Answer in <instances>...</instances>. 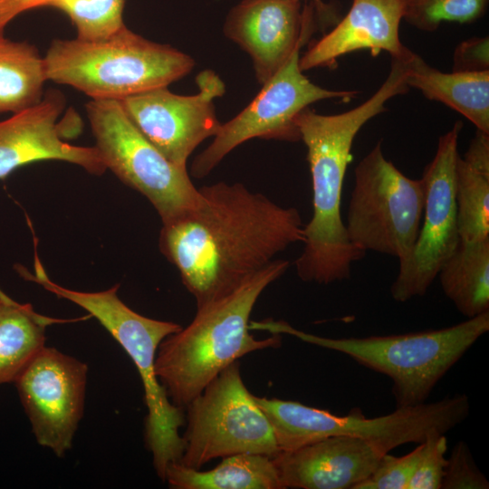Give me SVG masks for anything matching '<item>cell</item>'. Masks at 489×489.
<instances>
[{
    "instance_id": "4dcf8cb0",
    "label": "cell",
    "mask_w": 489,
    "mask_h": 489,
    "mask_svg": "<svg viewBox=\"0 0 489 489\" xmlns=\"http://www.w3.org/2000/svg\"><path fill=\"white\" fill-rule=\"evenodd\" d=\"M463 159L479 170L489 172V133L477 129Z\"/></svg>"
},
{
    "instance_id": "6da1fadb",
    "label": "cell",
    "mask_w": 489,
    "mask_h": 489,
    "mask_svg": "<svg viewBox=\"0 0 489 489\" xmlns=\"http://www.w3.org/2000/svg\"><path fill=\"white\" fill-rule=\"evenodd\" d=\"M197 203L163 224L159 248L197 306L240 285L289 245L303 242L299 211L241 183L198 188Z\"/></svg>"
},
{
    "instance_id": "836d02e7",
    "label": "cell",
    "mask_w": 489,
    "mask_h": 489,
    "mask_svg": "<svg viewBox=\"0 0 489 489\" xmlns=\"http://www.w3.org/2000/svg\"><path fill=\"white\" fill-rule=\"evenodd\" d=\"M0 35H3V34H0Z\"/></svg>"
},
{
    "instance_id": "8fae6325",
    "label": "cell",
    "mask_w": 489,
    "mask_h": 489,
    "mask_svg": "<svg viewBox=\"0 0 489 489\" xmlns=\"http://www.w3.org/2000/svg\"><path fill=\"white\" fill-rule=\"evenodd\" d=\"M295 49L286 62L263 85L254 99L235 118L221 124L212 143L194 159L191 174L207 176L235 148L260 138L295 142L301 140L295 120L313 102L340 99L350 101L357 91H332L312 82L300 68V51Z\"/></svg>"
},
{
    "instance_id": "d6a6232c",
    "label": "cell",
    "mask_w": 489,
    "mask_h": 489,
    "mask_svg": "<svg viewBox=\"0 0 489 489\" xmlns=\"http://www.w3.org/2000/svg\"><path fill=\"white\" fill-rule=\"evenodd\" d=\"M301 2L304 1L305 3L312 4L316 11L317 15H321L323 20L327 19L326 17L330 14L328 6L323 3L322 0H299Z\"/></svg>"
},
{
    "instance_id": "5bb4252c",
    "label": "cell",
    "mask_w": 489,
    "mask_h": 489,
    "mask_svg": "<svg viewBox=\"0 0 489 489\" xmlns=\"http://www.w3.org/2000/svg\"><path fill=\"white\" fill-rule=\"evenodd\" d=\"M196 81L198 92L195 95H177L161 87L120 100L143 136L182 168H187L195 149L215 137L221 127L214 100L225 93L224 82L211 70L198 73Z\"/></svg>"
},
{
    "instance_id": "d6986e66",
    "label": "cell",
    "mask_w": 489,
    "mask_h": 489,
    "mask_svg": "<svg viewBox=\"0 0 489 489\" xmlns=\"http://www.w3.org/2000/svg\"><path fill=\"white\" fill-rule=\"evenodd\" d=\"M406 82L426 98L440 101L489 133V70L443 72L409 50L405 58Z\"/></svg>"
},
{
    "instance_id": "7c38bea8",
    "label": "cell",
    "mask_w": 489,
    "mask_h": 489,
    "mask_svg": "<svg viewBox=\"0 0 489 489\" xmlns=\"http://www.w3.org/2000/svg\"><path fill=\"white\" fill-rule=\"evenodd\" d=\"M462 127V122L456 121L439 138L435 157L424 170L421 179L425 203L418 235L409 255L399 262L398 275L390 288L391 296L397 302H405L425 295L461 240L455 175Z\"/></svg>"
},
{
    "instance_id": "cb8c5ba5",
    "label": "cell",
    "mask_w": 489,
    "mask_h": 489,
    "mask_svg": "<svg viewBox=\"0 0 489 489\" xmlns=\"http://www.w3.org/2000/svg\"><path fill=\"white\" fill-rule=\"evenodd\" d=\"M455 197L460 238H489V172L479 170L460 156L455 165Z\"/></svg>"
},
{
    "instance_id": "5b68a950",
    "label": "cell",
    "mask_w": 489,
    "mask_h": 489,
    "mask_svg": "<svg viewBox=\"0 0 489 489\" xmlns=\"http://www.w3.org/2000/svg\"><path fill=\"white\" fill-rule=\"evenodd\" d=\"M47 80L91 100H122L168 87L195 66L187 54L143 38L125 25L99 40H53L43 57Z\"/></svg>"
},
{
    "instance_id": "484cf974",
    "label": "cell",
    "mask_w": 489,
    "mask_h": 489,
    "mask_svg": "<svg viewBox=\"0 0 489 489\" xmlns=\"http://www.w3.org/2000/svg\"><path fill=\"white\" fill-rule=\"evenodd\" d=\"M489 0H407L403 19L426 32L444 22L473 23L486 12Z\"/></svg>"
},
{
    "instance_id": "8992f818",
    "label": "cell",
    "mask_w": 489,
    "mask_h": 489,
    "mask_svg": "<svg viewBox=\"0 0 489 489\" xmlns=\"http://www.w3.org/2000/svg\"><path fill=\"white\" fill-rule=\"evenodd\" d=\"M32 281L58 297L86 310L110 332L132 360L140 376L148 408L145 440L152 454L154 468L163 481L167 466L178 462L184 451L179 428L185 424L182 408L168 398L155 371L159 344L182 326L143 316L127 306L118 296L119 285L106 291L87 292L64 288L52 282L40 266Z\"/></svg>"
},
{
    "instance_id": "ffe728a7",
    "label": "cell",
    "mask_w": 489,
    "mask_h": 489,
    "mask_svg": "<svg viewBox=\"0 0 489 489\" xmlns=\"http://www.w3.org/2000/svg\"><path fill=\"white\" fill-rule=\"evenodd\" d=\"M164 481L176 489H283L272 457L253 453L224 457L206 471L170 463Z\"/></svg>"
},
{
    "instance_id": "4fadbf2b",
    "label": "cell",
    "mask_w": 489,
    "mask_h": 489,
    "mask_svg": "<svg viewBox=\"0 0 489 489\" xmlns=\"http://www.w3.org/2000/svg\"><path fill=\"white\" fill-rule=\"evenodd\" d=\"M87 373L84 362L44 345L14 382L37 443L58 457L83 416Z\"/></svg>"
},
{
    "instance_id": "30bf717a",
    "label": "cell",
    "mask_w": 489,
    "mask_h": 489,
    "mask_svg": "<svg viewBox=\"0 0 489 489\" xmlns=\"http://www.w3.org/2000/svg\"><path fill=\"white\" fill-rule=\"evenodd\" d=\"M91 131L107 168L145 196L168 223L196 206L199 197L187 173L168 159L131 122L118 100L86 105Z\"/></svg>"
},
{
    "instance_id": "2e32d148",
    "label": "cell",
    "mask_w": 489,
    "mask_h": 489,
    "mask_svg": "<svg viewBox=\"0 0 489 489\" xmlns=\"http://www.w3.org/2000/svg\"><path fill=\"white\" fill-rule=\"evenodd\" d=\"M63 108L62 94L52 91L36 105L0 121V179L22 166L50 159L78 165L95 175L107 169L96 147L63 139L66 127L57 121Z\"/></svg>"
},
{
    "instance_id": "f546056e",
    "label": "cell",
    "mask_w": 489,
    "mask_h": 489,
    "mask_svg": "<svg viewBox=\"0 0 489 489\" xmlns=\"http://www.w3.org/2000/svg\"><path fill=\"white\" fill-rule=\"evenodd\" d=\"M489 70L488 37H473L461 42L455 49L452 72Z\"/></svg>"
},
{
    "instance_id": "52a82bcc",
    "label": "cell",
    "mask_w": 489,
    "mask_h": 489,
    "mask_svg": "<svg viewBox=\"0 0 489 489\" xmlns=\"http://www.w3.org/2000/svg\"><path fill=\"white\" fill-rule=\"evenodd\" d=\"M254 399L269 419L281 451L332 436H348L370 442L388 453L405 444L422 443L432 434H446L462 423L470 409L464 394L399 407L389 414L369 418L360 412L337 416L292 400L256 396Z\"/></svg>"
},
{
    "instance_id": "603a6c76",
    "label": "cell",
    "mask_w": 489,
    "mask_h": 489,
    "mask_svg": "<svg viewBox=\"0 0 489 489\" xmlns=\"http://www.w3.org/2000/svg\"><path fill=\"white\" fill-rule=\"evenodd\" d=\"M46 80L44 60L34 46L0 35V113L39 103Z\"/></svg>"
},
{
    "instance_id": "ac0fdd59",
    "label": "cell",
    "mask_w": 489,
    "mask_h": 489,
    "mask_svg": "<svg viewBox=\"0 0 489 489\" xmlns=\"http://www.w3.org/2000/svg\"><path fill=\"white\" fill-rule=\"evenodd\" d=\"M407 0H352L346 15L300 57V68H334L337 60L352 52L382 51L391 57L404 56L408 48L399 38V25Z\"/></svg>"
},
{
    "instance_id": "1f68e13d",
    "label": "cell",
    "mask_w": 489,
    "mask_h": 489,
    "mask_svg": "<svg viewBox=\"0 0 489 489\" xmlns=\"http://www.w3.org/2000/svg\"><path fill=\"white\" fill-rule=\"evenodd\" d=\"M50 0H0V34L16 15L29 9L45 6Z\"/></svg>"
},
{
    "instance_id": "277c9868",
    "label": "cell",
    "mask_w": 489,
    "mask_h": 489,
    "mask_svg": "<svg viewBox=\"0 0 489 489\" xmlns=\"http://www.w3.org/2000/svg\"><path fill=\"white\" fill-rule=\"evenodd\" d=\"M251 330L289 334L343 353L386 375L397 408L425 403L437 382L489 331V311L458 324L423 331L364 338H328L295 329L283 321H251Z\"/></svg>"
},
{
    "instance_id": "ba28073f",
    "label": "cell",
    "mask_w": 489,
    "mask_h": 489,
    "mask_svg": "<svg viewBox=\"0 0 489 489\" xmlns=\"http://www.w3.org/2000/svg\"><path fill=\"white\" fill-rule=\"evenodd\" d=\"M425 203L422 179L405 176L383 155L381 142L359 162L347 214L350 242L364 251L395 256L410 254Z\"/></svg>"
},
{
    "instance_id": "9c48e42d",
    "label": "cell",
    "mask_w": 489,
    "mask_h": 489,
    "mask_svg": "<svg viewBox=\"0 0 489 489\" xmlns=\"http://www.w3.org/2000/svg\"><path fill=\"white\" fill-rule=\"evenodd\" d=\"M178 463L194 469L219 457L281 452L273 428L244 385L237 361L221 371L187 406Z\"/></svg>"
},
{
    "instance_id": "3957f363",
    "label": "cell",
    "mask_w": 489,
    "mask_h": 489,
    "mask_svg": "<svg viewBox=\"0 0 489 489\" xmlns=\"http://www.w3.org/2000/svg\"><path fill=\"white\" fill-rule=\"evenodd\" d=\"M290 267L275 259L267 267L236 286L197 306L192 321L159 344L156 375L170 401L186 406L225 368L255 350L278 348L279 334L255 339L250 315L262 292Z\"/></svg>"
},
{
    "instance_id": "f1b7e54d",
    "label": "cell",
    "mask_w": 489,
    "mask_h": 489,
    "mask_svg": "<svg viewBox=\"0 0 489 489\" xmlns=\"http://www.w3.org/2000/svg\"><path fill=\"white\" fill-rule=\"evenodd\" d=\"M442 489H488L485 475L476 465L472 453L465 441H459L446 458Z\"/></svg>"
},
{
    "instance_id": "4316f807",
    "label": "cell",
    "mask_w": 489,
    "mask_h": 489,
    "mask_svg": "<svg viewBox=\"0 0 489 489\" xmlns=\"http://www.w3.org/2000/svg\"><path fill=\"white\" fill-rule=\"evenodd\" d=\"M422 451V443L401 456L386 453L371 474L354 489H408Z\"/></svg>"
},
{
    "instance_id": "7a4b0ae2",
    "label": "cell",
    "mask_w": 489,
    "mask_h": 489,
    "mask_svg": "<svg viewBox=\"0 0 489 489\" xmlns=\"http://www.w3.org/2000/svg\"><path fill=\"white\" fill-rule=\"evenodd\" d=\"M408 89L404 69L392 63L381 86L359 106L333 115L308 107L297 115L295 122L307 148L313 206L312 216L303 227L304 246L295 260L302 281L330 284L349 279L352 264L365 256L350 242L340 213L351 147L363 125L386 111L388 100Z\"/></svg>"
},
{
    "instance_id": "7402d4cb",
    "label": "cell",
    "mask_w": 489,
    "mask_h": 489,
    "mask_svg": "<svg viewBox=\"0 0 489 489\" xmlns=\"http://www.w3.org/2000/svg\"><path fill=\"white\" fill-rule=\"evenodd\" d=\"M437 276L446 296L467 319L489 311V238L460 240Z\"/></svg>"
},
{
    "instance_id": "d4e9b609",
    "label": "cell",
    "mask_w": 489,
    "mask_h": 489,
    "mask_svg": "<svg viewBox=\"0 0 489 489\" xmlns=\"http://www.w3.org/2000/svg\"><path fill=\"white\" fill-rule=\"evenodd\" d=\"M126 0H50L52 6L66 14L77 31V38H106L125 24L122 13Z\"/></svg>"
},
{
    "instance_id": "44dd1931",
    "label": "cell",
    "mask_w": 489,
    "mask_h": 489,
    "mask_svg": "<svg viewBox=\"0 0 489 489\" xmlns=\"http://www.w3.org/2000/svg\"><path fill=\"white\" fill-rule=\"evenodd\" d=\"M36 312L0 290V385L14 383L31 359L45 345V330L68 322Z\"/></svg>"
},
{
    "instance_id": "e0dca14e",
    "label": "cell",
    "mask_w": 489,
    "mask_h": 489,
    "mask_svg": "<svg viewBox=\"0 0 489 489\" xmlns=\"http://www.w3.org/2000/svg\"><path fill=\"white\" fill-rule=\"evenodd\" d=\"M384 452L366 440L332 436L273 456L283 489H354Z\"/></svg>"
},
{
    "instance_id": "83f0119b",
    "label": "cell",
    "mask_w": 489,
    "mask_h": 489,
    "mask_svg": "<svg viewBox=\"0 0 489 489\" xmlns=\"http://www.w3.org/2000/svg\"><path fill=\"white\" fill-rule=\"evenodd\" d=\"M447 440L445 434H432L422 442V451L408 489H441Z\"/></svg>"
},
{
    "instance_id": "9a60e30c",
    "label": "cell",
    "mask_w": 489,
    "mask_h": 489,
    "mask_svg": "<svg viewBox=\"0 0 489 489\" xmlns=\"http://www.w3.org/2000/svg\"><path fill=\"white\" fill-rule=\"evenodd\" d=\"M314 13L312 4L302 9L299 0H244L229 12L224 34L250 55L264 84L309 40Z\"/></svg>"
}]
</instances>
